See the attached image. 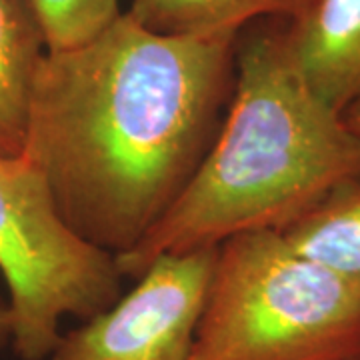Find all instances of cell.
Masks as SVG:
<instances>
[{
    "instance_id": "277c9868",
    "label": "cell",
    "mask_w": 360,
    "mask_h": 360,
    "mask_svg": "<svg viewBox=\"0 0 360 360\" xmlns=\"http://www.w3.org/2000/svg\"><path fill=\"white\" fill-rule=\"evenodd\" d=\"M0 272L22 360H46L66 319L89 321L122 296L116 258L66 226L42 172L25 156H0Z\"/></svg>"
},
{
    "instance_id": "ba28073f",
    "label": "cell",
    "mask_w": 360,
    "mask_h": 360,
    "mask_svg": "<svg viewBox=\"0 0 360 360\" xmlns=\"http://www.w3.org/2000/svg\"><path fill=\"white\" fill-rule=\"evenodd\" d=\"M281 234L360 295V179L338 184Z\"/></svg>"
},
{
    "instance_id": "8992f818",
    "label": "cell",
    "mask_w": 360,
    "mask_h": 360,
    "mask_svg": "<svg viewBox=\"0 0 360 360\" xmlns=\"http://www.w3.org/2000/svg\"><path fill=\"white\" fill-rule=\"evenodd\" d=\"M284 49L302 82L342 115L360 98V0H309L284 22Z\"/></svg>"
},
{
    "instance_id": "30bf717a",
    "label": "cell",
    "mask_w": 360,
    "mask_h": 360,
    "mask_svg": "<svg viewBox=\"0 0 360 360\" xmlns=\"http://www.w3.org/2000/svg\"><path fill=\"white\" fill-rule=\"evenodd\" d=\"M49 51L84 44L120 16V0H30Z\"/></svg>"
},
{
    "instance_id": "7c38bea8",
    "label": "cell",
    "mask_w": 360,
    "mask_h": 360,
    "mask_svg": "<svg viewBox=\"0 0 360 360\" xmlns=\"http://www.w3.org/2000/svg\"><path fill=\"white\" fill-rule=\"evenodd\" d=\"M342 118H345V122L348 124V129L352 130L360 139V98L348 106L347 110L342 112Z\"/></svg>"
},
{
    "instance_id": "7a4b0ae2",
    "label": "cell",
    "mask_w": 360,
    "mask_h": 360,
    "mask_svg": "<svg viewBox=\"0 0 360 360\" xmlns=\"http://www.w3.org/2000/svg\"><path fill=\"white\" fill-rule=\"evenodd\" d=\"M284 22L262 18L238 32L231 104L217 139L167 214L116 258L124 278H139L158 257L217 248L246 232H281L338 184L360 179V139L296 75Z\"/></svg>"
},
{
    "instance_id": "3957f363",
    "label": "cell",
    "mask_w": 360,
    "mask_h": 360,
    "mask_svg": "<svg viewBox=\"0 0 360 360\" xmlns=\"http://www.w3.org/2000/svg\"><path fill=\"white\" fill-rule=\"evenodd\" d=\"M360 354V295L278 231L217 248L194 360H348Z\"/></svg>"
},
{
    "instance_id": "52a82bcc",
    "label": "cell",
    "mask_w": 360,
    "mask_h": 360,
    "mask_svg": "<svg viewBox=\"0 0 360 360\" xmlns=\"http://www.w3.org/2000/svg\"><path fill=\"white\" fill-rule=\"evenodd\" d=\"M49 46L30 0H0V156L25 155L30 104Z\"/></svg>"
},
{
    "instance_id": "4fadbf2b",
    "label": "cell",
    "mask_w": 360,
    "mask_h": 360,
    "mask_svg": "<svg viewBox=\"0 0 360 360\" xmlns=\"http://www.w3.org/2000/svg\"><path fill=\"white\" fill-rule=\"evenodd\" d=\"M348 360H360V354L359 356H352V359H348Z\"/></svg>"
},
{
    "instance_id": "6da1fadb",
    "label": "cell",
    "mask_w": 360,
    "mask_h": 360,
    "mask_svg": "<svg viewBox=\"0 0 360 360\" xmlns=\"http://www.w3.org/2000/svg\"><path fill=\"white\" fill-rule=\"evenodd\" d=\"M236 39L158 34L122 11L46 52L22 156L78 238L124 257L176 202L222 124Z\"/></svg>"
},
{
    "instance_id": "8fae6325",
    "label": "cell",
    "mask_w": 360,
    "mask_h": 360,
    "mask_svg": "<svg viewBox=\"0 0 360 360\" xmlns=\"http://www.w3.org/2000/svg\"><path fill=\"white\" fill-rule=\"evenodd\" d=\"M13 347V312L6 298L0 296V352Z\"/></svg>"
},
{
    "instance_id": "9c48e42d",
    "label": "cell",
    "mask_w": 360,
    "mask_h": 360,
    "mask_svg": "<svg viewBox=\"0 0 360 360\" xmlns=\"http://www.w3.org/2000/svg\"><path fill=\"white\" fill-rule=\"evenodd\" d=\"M309 0H130L127 13L168 37L238 34L262 18H295Z\"/></svg>"
},
{
    "instance_id": "5b68a950",
    "label": "cell",
    "mask_w": 360,
    "mask_h": 360,
    "mask_svg": "<svg viewBox=\"0 0 360 360\" xmlns=\"http://www.w3.org/2000/svg\"><path fill=\"white\" fill-rule=\"evenodd\" d=\"M217 248L158 257L112 307L63 333L49 360H194Z\"/></svg>"
}]
</instances>
